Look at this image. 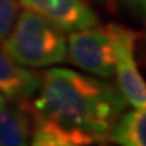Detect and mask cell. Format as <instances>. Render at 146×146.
<instances>
[{
	"label": "cell",
	"mask_w": 146,
	"mask_h": 146,
	"mask_svg": "<svg viewBox=\"0 0 146 146\" xmlns=\"http://www.w3.org/2000/svg\"><path fill=\"white\" fill-rule=\"evenodd\" d=\"M25 108L31 119L45 122L75 143L96 146L109 140L127 102L116 85L103 78L52 67L40 75L35 100Z\"/></svg>",
	"instance_id": "1"
},
{
	"label": "cell",
	"mask_w": 146,
	"mask_h": 146,
	"mask_svg": "<svg viewBox=\"0 0 146 146\" xmlns=\"http://www.w3.org/2000/svg\"><path fill=\"white\" fill-rule=\"evenodd\" d=\"M2 51L23 67L43 69L67 60V39L54 23L25 9L3 39Z\"/></svg>",
	"instance_id": "2"
},
{
	"label": "cell",
	"mask_w": 146,
	"mask_h": 146,
	"mask_svg": "<svg viewBox=\"0 0 146 146\" xmlns=\"http://www.w3.org/2000/svg\"><path fill=\"white\" fill-rule=\"evenodd\" d=\"M67 57L76 67L92 76L112 78L115 63L110 25L72 31L67 37Z\"/></svg>",
	"instance_id": "3"
},
{
	"label": "cell",
	"mask_w": 146,
	"mask_h": 146,
	"mask_svg": "<svg viewBox=\"0 0 146 146\" xmlns=\"http://www.w3.org/2000/svg\"><path fill=\"white\" fill-rule=\"evenodd\" d=\"M113 40V63L116 87L127 104L134 109L146 108V82L142 78L136 61V45L139 33L125 25L110 23Z\"/></svg>",
	"instance_id": "4"
},
{
	"label": "cell",
	"mask_w": 146,
	"mask_h": 146,
	"mask_svg": "<svg viewBox=\"0 0 146 146\" xmlns=\"http://www.w3.org/2000/svg\"><path fill=\"white\" fill-rule=\"evenodd\" d=\"M19 3L67 33L96 27L100 23L87 0H19Z\"/></svg>",
	"instance_id": "5"
},
{
	"label": "cell",
	"mask_w": 146,
	"mask_h": 146,
	"mask_svg": "<svg viewBox=\"0 0 146 146\" xmlns=\"http://www.w3.org/2000/svg\"><path fill=\"white\" fill-rule=\"evenodd\" d=\"M40 87V75L17 64L0 49V92L18 104H27Z\"/></svg>",
	"instance_id": "6"
},
{
	"label": "cell",
	"mask_w": 146,
	"mask_h": 146,
	"mask_svg": "<svg viewBox=\"0 0 146 146\" xmlns=\"http://www.w3.org/2000/svg\"><path fill=\"white\" fill-rule=\"evenodd\" d=\"M31 115L21 106H0V146H30Z\"/></svg>",
	"instance_id": "7"
},
{
	"label": "cell",
	"mask_w": 146,
	"mask_h": 146,
	"mask_svg": "<svg viewBox=\"0 0 146 146\" xmlns=\"http://www.w3.org/2000/svg\"><path fill=\"white\" fill-rule=\"evenodd\" d=\"M109 140L118 146H146V108L122 113L112 128Z\"/></svg>",
	"instance_id": "8"
},
{
	"label": "cell",
	"mask_w": 146,
	"mask_h": 146,
	"mask_svg": "<svg viewBox=\"0 0 146 146\" xmlns=\"http://www.w3.org/2000/svg\"><path fill=\"white\" fill-rule=\"evenodd\" d=\"M33 121H35V127L31 130L30 146H82L51 128L45 122L36 121V119Z\"/></svg>",
	"instance_id": "9"
},
{
	"label": "cell",
	"mask_w": 146,
	"mask_h": 146,
	"mask_svg": "<svg viewBox=\"0 0 146 146\" xmlns=\"http://www.w3.org/2000/svg\"><path fill=\"white\" fill-rule=\"evenodd\" d=\"M18 17L17 0H0V40L8 36Z\"/></svg>",
	"instance_id": "10"
},
{
	"label": "cell",
	"mask_w": 146,
	"mask_h": 146,
	"mask_svg": "<svg viewBox=\"0 0 146 146\" xmlns=\"http://www.w3.org/2000/svg\"><path fill=\"white\" fill-rule=\"evenodd\" d=\"M121 2L130 15L136 18H146V0H121Z\"/></svg>",
	"instance_id": "11"
},
{
	"label": "cell",
	"mask_w": 146,
	"mask_h": 146,
	"mask_svg": "<svg viewBox=\"0 0 146 146\" xmlns=\"http://www.w3.org/2000/svg\"><path fill=\"white\" fill-rule=\"evenodd\" d=\"M92 2H98V3H103L106 6H109V8H112L115 3V0H92Z\"/></svg>",
	"instance_id": "12"
},
{
	"label": "cell",
	"mask_w": 146,
	"mask_h": 146,
	"mask_svg": "<svg viewBox=\"0 0 146 146\" xmlns=\"http://www.w3.org/2000/svg\"><path fill=\"white\" fill-rule=\"evenodd\" d=\"M6 103V98L3 97V94H2V92H0V106H2V104H5Z\"/></svg>",
	"instance_id": "13"
}]
</instances>
